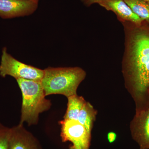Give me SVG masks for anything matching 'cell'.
I'll use <instances>...</instances> for the list:
<instances>
[{
    "instance_id": "6da1fadb",
    "label": "cell",
    "mask_w": 149,
    "mask_h": 149,
    "mask_svg": "<svg viewBox=\"0 0 149 149\" xmlns=\"http://www.w3.org/2000/svg\"><path fill=\"white\" fill-rule=\"evenodd\" d=\"M125 35L122 71L137 101L149 96V24L122 22Z\"/></svg>"
},
{
    "instance_id": "7a4b0ae2",
    "label": "cell",
    "mask_w": 149,
    "mask_h": 149,
    "mask_svg": "<svg viewBox=\"0 0 149 149\" xmlns=\"http://www.w3.org/2000/svg\"><path fill=\"white\" fill-rule=\"evenodd\" d=\"M44 72L41 82L46 96L61 95L68 98L76 95L78 86L86 76L85 70L79 67H48Z\"/></svg>"
},
{
    "instance_id": "3957f363",
    "label": "cell",
    "mask_w": 149,
    "mask_h": 149,
    "mask_svg": "<svg viewBox=\"0 0 149 149\" xmlns=\"http://www.w3.org/2000/svg\"><path fill=\"white\" fill-rule=\"evenodd\" d=\"M16 81L22 98L19 124L26 122L29 126L37 125L40 113L49 110L52 106L51 101L46 98L42 81L23 79Z\"/></svg>"
},
{
    "instance_id": "277c9868",
    "label": "cell",
    "mask_w": 149,
    "mask_h": 149,
    "mask_svg": "<svg viewBox=\"0 0 149 149\" xmlns=\"http://www.w3.org/2000/svg\"><path fill=\"white\" fill-rule=\"evenodd\" d=\"M44 72V70L19 61L8 53L6 48H3L0 63V75L2 77L9 75L16 80L42 81Z\"/></svg>"
},
{
    "instance_id": "5b68a950",
    "label": "cell",
    "mask_w": 149,
    "mask_h": 149,
    "mask_svg": "<svg viewBox=\"0 0 149 149\" xmlns=\"http://www.w3.org/2000/svg\"><path fill=\"white\" fill-rule=\"evenodd\" d=\"M61 136L63 142L69 141L70 149H89L91 133L77 120L65 119L60 121Z\"/></svg>"
},
{
    "instance_id": "8992f818",
    "label": "cell",
    "mask_w": 149,
    "mask_h": 149,
    "mask_svg": "<svg viewBox=\"0 0 149 149\" xmlns=\"http://www.w3.org/2000/svg\"><path fill=\"white\" fill-rule=\"evenodd\" d=\"M38 6V2L31 0H0V17L8 19L28 16Z\"/></svg>"
},
{
    "instance_id": "52a82bcc",
    "label": "cell",
    "mask_w": 149,
    "mask_h": 149,
    "mask_svg": "<svg viewBox=\"0 0 149 149\" xmlns=\"http://www.w3.org/2000/svg\"><path fill=\"white\" fill-rule=\"evenodd\" d=\"M130 130L139 149H149V106L137 112L131 122Z\"/></svg>"
},
{
    "instance_id": "ba28073f",
    "label": "cell",
    "mask_w": 149,
    "mask_h": 149,
    "mask_svg": "<svg viewBox=\"0 0 149 149\" xmlns=\"http://www.w3.org/2000/svg\"><path fill=\"white\" fill-rule=\"evenodd\" d=\"M9 149H43L38 140L23 125L11 128Z\"/></svg>"
},
{
    "instance_id": "9c48e42d",
    "label": "cell",
    "mask_w": 149,
    "mask_h": 149,
    "mask_svg": "<svg viewBox=\"0 0 149 149\" xmlns=\"http://www.w3.org/2000/svg\"><path fill=\"white\" fill-rule=\"evenodd\" d=\"M99 4L108 11H111L120 22H130L140 25L143 22L133 12L124 0H104Z\"/></svg>"
},
{
    "instance_id": "30bf717a",
    "label": "cell",
    "mask_w": 149,
    "mask_h": 149,
    "mask_svg": "<svg viewBox=\"0 0 149 149\" xmlns=\"http://www.w3.org/2000/svg\"><path fill=\"white\" fill-rule=\"evenodd\" d=\"M67 98V108L63 119L77 120L80 112L86 101L83 97L77 94Z\"/></svg>"
},
{
    "instance_id": "8fae6325",
    "label": "cell",
    "mask_w": 149,
    "mask_h": 149,
    "mask_svg": "<svg viewBox=\"0 0 149 149\" xmlns=\"http://www.w3.org/2000/svg\"><path fill=\"white\" fill-rule=\"evenodd\" d=\"M97 111L90 103L86 102L78 115L77 121L91 133L93 123L96 119Z\"/></svg>"
},
{
    "instance_id": "7c38bea8",
    "label": "cell",
    "mask_w": 149,
    "mask_h": 149,
    "mask_svg": "<svg viewBox=\"0 0 149 149\" xmlns=\"http://www.w3.org/2000/svg\"><path fill=\"white\" fill-rule=\"evenodd\" d=\"M136 15L149 24V3L143 0H124Z\"/></svg>"
},
{
    "instance_id": "4fadbf2b",
    "label": "cell",
    "mask_w": 149,
    "mask_h": 149,
    "mask_svg": "<svg viewBox=\"0 0 149 149\" xmlns=\"http://www.w3.org/2000/svg\"><path fill=\"white\" fill-rule=\"evenodd\" d=\"M11 128L0 123V149H9Z\"/></svg>"
},
{
    "instance_id": "5bb4252c",
    "label": "cell",
    "mask_w": 149,
    "mask_h": 149,
    "mask_svg": "<svg viewBox=\"0 0 149 149\" xmlns=\"http://www.w3.org/2000/svg\"><path fill=\"white\" fill-rule=\"evenodd\" d=\"M86 6L90 7L95 3L99 4L104 0H81Z\"/></svg>"
},
{
    "instance_id": "9a60e30c",
    "label": "cell",
    "mask_w": 149,
    "mask_h": 149,
    "mask_svg": "<svg viewBox=\"0 0 149 149\" xmlns=\"http://www.w3.org/2000/svg\"><path fill=\"white\" fill-rule=\"evenodd\" d=\"M116 134L114 132H109L107 135V139L110 143L114 142L116 139Z\"/></svg>"
},
{
    "instance_id": "2e32d148",
    "label": "cell",
    "mask_w": 149,
    "mask_h": 149,
    "mask_svg": "<svg viewBox=\"0 0 149 149\" xmlns=\"http://www.w3.org/2000/svg\"><path fill=\"white\" fill-rule=\"evenodd\" d=\"M31 1H34L37 2L39 3L40 0H31Z\"/></svg>"
},
{
    "instance_id": "e0dca14e",
    "label": "cell",
    "mask_w": 149,
    "mask_h": 149,
    "mask_svg": "<svg viewBox=\"0 0 149 149\" xmlns=\"http://www.w3.org/2000/svg\"><path fill=\"white\" fill-rule=\"evenodd\" d=\"M143 1H146L147 2L149 3V0H143Z\"/></svg>"
}]
</instances>
